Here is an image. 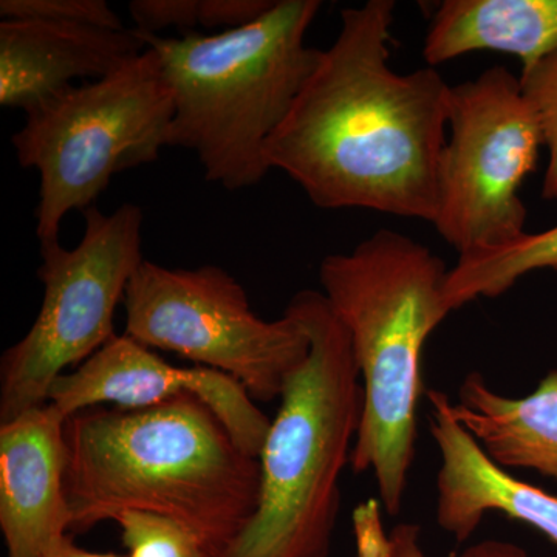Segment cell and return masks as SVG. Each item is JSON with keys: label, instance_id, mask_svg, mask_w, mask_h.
<instances>
[{"label": "cell", "instance_id": "9c48e42d", "mask_svg": "<svg viewBox=\"0 0 557 557\" xmlns=\"http://www.w3.org/2000/svg\"><path fill=\"white\" fill-rule=\"evenodd\" d=\"M542 146L536 113L507 67L494 65L450 89L432 225L458 256L507 247L528 233L520 188Z\"/></svg>", "mask_w": 557, "mask_h": 557}, {"label": "cell", "instance_id": "ac0fdd59", "mask_svg": "<svg viewBox=\"0 0 557 557\" xmlns=\"http://www.w3.org/2000/svg\"><path fill=\"white\" fill-rule=\"evenodd\" d=\"M375 498L359 505L354 512V534L358 557H429L421 547V528L398 523L386 531ZM461 557H528L525 549L504 541H483L465 549Z\"/></svg>", "mask_w": 557, "mask_h": 557}, {"label": "cell", "instance_id": "6da1fadb", "mask_svg": "<svg viewBox=\"0 0 557 557\" xmlns=\"http://www.w3.org/2000/svg\"><path fill=\"white\" fill-rule=\"evenodd\" d=\"M395 10L394 0H369L341 11L338 36L270 138L267 160L314 207L432 223L453 86L429 65L406 75L388 65Z\"/></svg>", "mask_w": 557, "mask_h": 557}, {"label": "cell", "instance_id": "30bf717a", "mask_svg": "<svg viewBox=\"0 0 557 557\" xmlns=\"http://www.w3.org/2000/svg\"><path fill=\"white\" fill-rule=\"evenodd\" d=\"M185 394L207 403L237 445L259 458L271 420L247 388L218 370L175 368L127 335H116L94 357L54 381L47 403L67 421L97 406L143 409Z\"/></svg>", "mask_w": 557, "mask_h": 557}, {"label": "cell", "instance_id": "ffe728a7", "mask_svg": "<svg viewBox=\"0 0 557 557\" xmlns=\"http://www.w3.org/2000/svg\"><path fill=\"white\" fill-rule=\"evenodd\" d=\"M520 86L536 113L548 150L542 197L557 199V51L522 72Z\"/></svg>", "mask_w": 557, "mask_h": 557}, {"label": "cell", "instance_id": "8992f818", "mask_svg": "<svg viewBox=\"0 0 557 557\" xmlns=\"http://www.w3.org/2000/svg\"><path fill=\"white\" fill-rule=\"evenodd\" d=\"M174 110L159 54L148 47L112 75L25 112L11 145L17 163L39 174V244L60 242L65 215L94 207L116 174L159 159Z\"/></svg>", "mask_w": 557, "mask_h": 557}, {"label": "cell", "instance_id": "4fadbf2b", "mask_svg": "<svg viewBox=\"0 0 557 557\" xmlns=\"http://www.w3.org/2000/svg\"><path fill=\"white\" fill-rule=\"evenodd\" d=\"M431 434L440 453L435 518L457 544L478 531L487 512L528 523L557 544V497L494 463L450 413L445 392H428Z\"/></svg>", "mask_w": 557, "mask_h": 557}, {"label": "cell", "instance_id": "44dd1931", "mask_svg": "<svg viewBox=\"0 0 557 557\" xmlns=\"http://www.w3.org/2000/svg\"><path fill=\"white\" fill-rule=\"evenodd\" d=\"M0 17L72 22L94 27L123 30L119 14L104 0H2Z\"/></svg>", "mask_w": 557, "mask_h": 557}, {"label": "cell", "instance_id": "5bb4252c", "mask_svg": "<svg viewBox=\"0 0 557 557\" xmlns=\"http://www.w3.org/2000/svg\"><path fill=\"white\" fill-rule=\"evenodd\" d=\"M449 409L498 467L531 469L557 482V370L523 398L505 397L482 373H469Z\"/></svg>", "mask_w": 557, "mask_h": 557}, {"label": "cell", "instance_id": "ba28073f", "mask_svg": "<svg viewBox=\"0 0 557 557\" xmlns=\"http://www.w3.org/2000/svg\"><path fill=\"white\" fill-rule=\"evenodd\" d=\"M123 306L124 335L225 373L255 401L281 399L289 376L309 358L310 338L299 319L287 309L276 321L260 318L222 267L170 269L145 259Z\"/></svg>", "mask_w": 557, "mask_h": 557}, {"label": "cell", "instance_id": "e0dca14e", "mask_svg": "<svg viewBox=\"0 0 557 557\" xmlns=\"http://www.w3.org/2000/svg\"><path fill=\"white\" fill-rule=\"evenodd\" d=\"M273 7V0H132L129 13L137 30L159 35L166 28L222 32L244 27Z\"/></svg>", "mask_w": 557, "mask_h": 557}, {"label": "cell", "instance_id": "3957f363", "mask_svg": "<svg viewBox=\"0 0 557 557\" xmlns=\"http://www.w3.org/2000/svg\"><path fill=\"white\" fill-rule=\"evenodd\" d=\"M449 270L428 247L379 230L348 252L325 256L322 295L350 336L364 410L350 467L372 471L388 516L401 511L416 457L421 354L450 313Z\"/></svg>", "mask_w": 557, "mask_h": 557}, {"label": "cell", "instance_id": "7c38bea8", "mask_svg": "<svg viewBox=\"0 0 557 557\" xmlns=\"http://www.w3.org/2000/svg\"><path fill=\"white\" fill-rule=\"evenodd\" d=\"M148 49L138 30L40 20L0 21V104L24 112L102 79Z\"/></svg>", "mask_w": 557, "mask_h": 557}, {"label": "cell", "instance_id": "9a60e30c", "mask_svg": "<svg viewBox=\"0 0 557 557\" xmlns=\"http://www.w3.org/2000/svg\"><path fill=\"white\" fill-rule=\"evenodd\" d=\"M518 57L522 72L557 51V0H445L424 39L429 67L472 51Z\"/></svg>", "mask_w": 557, "mask_h": 557}, {"label": "cell", "instance_id": "277c9868", "mask_svg": "<svg viewBox=\"0 0 557 557\" xmlns=\"http://www.w3.org/2000/svg\"><path fill=\"white\" fill-rule=\"evenodd\" d=\"M321 9V0H274L233 30L182 38L139 32L174 97L170 146L194 150L207 182L240 190L271 171L267 145L321 60L322 50L306 42Z\"/></svg>", "mask_w": 557, "mask_h": 557}, {"label": "cell", "instance_id": "7402d4cb", "mask_svg": "<svg viewBox=\"0 0 557 557\" xmlns=\"http://www.w3.org/2000/svg\"><path fill=\"white\" fill-rule=\"evenodd\" d=\"M47 557H127V556L101 555V553L89 552V549H84V548L78 547V545H76L75 542H73L72 536H67Z\"/></svg>", "mask_w": 557, "mask_h": 557}, {"label": "cell", "instance_id": "52a82bcc", "mask_svg": "<svg viewBox=\"0 0 557 557\" xmlns=\"http://www.w3.org/2000/svg\"><path fill=\"white\" fill-rule=\"evenodd\" d=\"M86 230L73 249L40 245L44 298L24 338L0 359V423L47 405L54 381L115 338V311L143 258V209L84 211Z\"/></svg>", "mask_w": 557, "mask_h": 557}, {"label": "cell", "instance_id": "5b68a950", "mask_svg": "<svg viewBox=\"0 0 557 557\" xmlns=\"http://www.w3.org/2000/svg\"><path fill=\"white\" fill-rule=\"evenodd\" d=\"M310 338V354L282 392L259 456L258 511L219 557H329L350 465L364 388L350 336L317 289L287 306Z\"/></svg>", "mask_w": 557, "mask_h": 557}, {"label": "cell", "instance_id": "2e32d148", "mask_svg": "<svg viewBox=\"0 0 557 557\" xmlns=\"http://www.w3.org/2000/svg\"><path fill=\"white\" fill-rule=\"evenodd\" d=\"M544 269L557 270V226L523 234L507 247L458 256L446 277V306L454 311L479 298H497L520 277Z\"/></svg>", "mask_w": 557, "mask_h": 557}, {"label": "cell", "instance_id": "d6986e66", "mask_svg": "<svg viewBox=\"0 0 557 557\" xmlns=\"http://www.w3.org/2000/svg\"><path fill=\"white\" fill-rule=\"evenodd\" d=\"M127 557H212L199 534L157 512L124 509L113 516Z\"/></svg>", "mask_w": 557, "mask_h": 557}, {"label": "cell", "instance_id": "7a4b0ae2", "mask_svg": "<svg viewBox=\"0 0 557 557\" xmlns=\"http://www.w3.org/2000/svg\"><path fill=\"white\" fill-rule=\"evenodd\" d=\"M64 438L70 533L138 509L185 523L219 557L258 511L259 458L196 395L81 410L65 421Z\"/></svg>", "mask_w": 557, "mask_h": 557}, {"label": "cell", "instance_id": "8fae6325", "mask_svg": "<svg viewBox=\"0 0 557 557\" xmlns=\"http://www.w3.org/2000/svg\"><path fill=\"white\" fill-rule=\"evenodd\" d=\"M64 426L49 403L0 423V531L7 557H47L70 536Z\"/></svg>", "mask_w": 557, "mask_h": 557}]
</instances>
